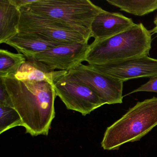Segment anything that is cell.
<instances>
[{"label":"cell","instance_id":"cell-11","mask_svg":"<svg viewBox=\"0 0 157 157\" xmlns=\"http://www.w3.org/2000/svg\"><path fill=\"white\" fill-rule=\"evenodd\" d=\"M6 44L15 48L26 59L34 57L39 53L61 45L44 40L33 34L21 32L9 39Z\"/></svg>","mask_w":157,"mask_h":157},{"label":"cell","instance_id":"cell-19","mask_svg":"<svg viewBox=\"0 0 157 157\" xmlns=\"http://www.w3.org/2000/svg\"><path fill=\"white\" fill-rule=\"evenodd\" d=\"M12 3L19 9L32 3L34 0H10Z\"/></svg>","mask_w":157,"mask_h":157},{"label":"cell","instance_id":"cell-5","mask_svg":"<svg viewBox=\"0 0 157 157\" xmlns=\"http://www.w3.org/2000/svg\"><path fill=\"white\" fill-rule=\"evenodd\" d=\"M19 32L33 34L49 42L67 44L89 41L79 32L61 22L20 9Z\"/></svg>","mask_w":157,"mask_h":157},{"label":"cell","instance_id":"cell-9","mask_svg":"<svg viewBox=\"0 0 157 157\" xmlns=\"http://www.w3.org/2000/svg\"><path fill=\"white\" fill-rule=\"evenodd\" d=\"M88 41L58 46L34 57L52 71H68L85 61L90 48Z\"/></svg>","mask_w":157,"mask_h":157},{"label":"cell","instance_id":"cell-15","mask_svg":"<svg viewBox=\"0 0 157 157\" xmlns=\"http://www.w3.org/2000/svg\"><path fill=\"white\" fill-rule=\"evenodd\" d=\"M21 54H15L5 49L0 50V78L15 76L20 67L26 62Z\"/></svg>","mask_w":157,"mask_h":157},{"label":"cell","instance_id":"cell-6","mask_svg":"<svg viewBox=\"0 0 157 157\" xmlns=\"http://www.w3.org/2000/svg\"><path fill=\"white\" fill-rule=\"evenodd\" d=\"M64 76L90 88L105 104L123 102L124 82L98 72L88 65L81 63Z\"/></svg>","mask_w":157,"mask_h":157},{"label":"cell","instance_id":"cell-1","mask_svg":"<svg viewBox=\"0 0 157 157\" xmlns=\"http://www.w3.org/2000/svg\"><path fill=\"white\" fill-rule=\"evenodd\" d=\"M21 116L23 127L33 136H47L56 112L54 85L46 82L21 81L13 77L0 78Z\"/></svg>","mask_w":157,"mask_h":157},{"label":"cell","instance_id":"cell-20","mask_svg":"<svg viewBox=\"0 0 157 157\" xmlns=\"http://www.w3.org/2000/svg\"><path fill=\"white\" fill-rule=\"evenodd\" d=\"M154 24L155 25V27L150 31L151 33H157V15L155 17V20H154Z\"/></svg>","mask_w":157,"mask_h":157},{"label":"cell","instance_id":"cell-2","mask_svg":"<svg viewBox=\"0 0 157 157\" xmlns=\"http://www.w3.org/2000/svg\"><path fill=\"white\" fill-rule=\"evenodd\" d=\"M151 33L143 24H135L126 31L90 44L85 61L102 65L149 56Z\"/></svg>","mask_w":157,"mask_h":157},{"label":"cell","instance_id":"cell-4","mask_svg":"<svg viewBox=\"0 0 157 157\" xmlns=\"http://www.w3.org/2000/svg\"><path fill=\"white\" fill-rule=\"evenodd\" d=\"M23 8L65 24L89 39L94 20L104 11L89 0H34Z\"/></svg>","mask_w":157,"mask_h":157},{"label":"cell","instance_id":"cell-7","mask_svg":"<svg viewBox=\"0 0 157 157\" xmlns=\"http://www.w3.org/2000/svg\"><path fill=\"white\" fill-rule=\"evenodd\" d=\"M64 75L55 81L54 87L57 96L68 110L86 116L105 104L90 88Z\"/></svg>","mask_w":157,"mask_h":157},{"label":"cell","instance_id":"cell-8","mask_svg":"<svg viewBox=\"0 0 157 157\" xmlns=\"http://www.w3.org/2000/svg\"><path fill=\"white\" fill-rule=\"evenodd\" d=\"M100 73L124 82L157 76V59L149 56L102 65H88Z\"/></svg>","mask_w":157,"mask_h":157},{"label":"cell","instance_id":"cell-12","mask_svg":"<svg viewBox=\"0 0 157 157\" xmlns=\"http://www.w3.org/2000/svg\"><path fill=\"white\" fill-rule=\"evenodd\" d=\"M67 72L64 71H52L34 58H31L26 59V62L20 67L14 77L19 80L46 82L54 85L55 81Z\"/></svg>","mask_w":157,"mask_h":157},{"label":"cell","instance_id":"cell-14","mask_svg":"<svg viewBox=\"0 0 157 157\" xmlns=\"http://www.w3.org/2000/svg\"><path fill=\"white\" fill-rule=\"evenodd\" d=\"M110 5L136 16H142L157 10V0H106Z\"/></svg>","mask_w":157,"mask_h":157},{"label":"cell","instance_id":"cell-16","mask_svg":"<svg viewBox=\"0 0 157 157\" xmlns=\"http://www.w3.org/2000/svg\"><path fill=\"white\" fill-rule=\"evenodd\" d=\"M17 126H23L19 113L13 107L0 105V134Z\"/></svg>","mask_w":157,"mask_h":157},{"label":"cell","instance_id":"cell-18","mask_svg":"<svg viewBox=\"0 0 157 157\" xmlns=\"http://www.w3.org/2000/svg\"><path fill=\"white\" fill-rule=\"evenodd\" d=\"M0 105L13 107L10 95L1 81H0Z\"/></svg>","mask_w":157,"mask_h":157},{"label":"cell","instance_id":"cell-13","mask_svg":"<svg viewBox=\"0 0 157 157\" xmlns=\"http://www.w3.org/2000/svg\"><path fill=\"white\" fill-rule=\"evenodd\" d=\"M21 16L20 9L10 0H0V44L19 33Z\"/></svg>","mask_w":157,"mask_h":157},{"label":"cell","instance_id":"cell-10","mask_svg":"<svg viewBox=\"0 0 157 157\" xmlns=\"http://www.w3.org/2000/svg\"><path fill=\"white\" fill-rule=\"evenodd\" d=\"M131 19L121 13L104 10L94 18L91 26V37L101 40L118 34L135 25Z\"/></svg>","mask_w":157,"mask_h":157},{"label":"cell","instance_id":"cell-17","mask_svg":"<svg viewBox=\"0 0 157 157\" xmlns=\"http://www.w3.org/2000/svg\"><path fill=\"white\" fill-rule=\"evenodd\" d=\"M143 91L157 93V76L150 78L149 80L147 83L143 84L126 95H129L134 93Z\"/></svg>","mask_w":157,"mask_h":157},{"label":"cell","instance_id":"cell-3","mask_svg":"<svg viewBox=\"0 0 157 157\" xmlns=\"http://www.w3.org/2000/svg\"><path fill=\"white\" fill-rule=\"evenodd\" d=\"M157 125V98L138 102L105 130L101 147L118 150L125 143L139 140Z\"/></svg>","mask_w":157,"mask_h":157}]
</instances>
